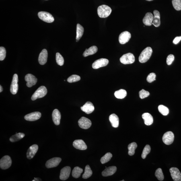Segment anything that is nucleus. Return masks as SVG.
I'll list each match as a JSON object with an SVG mask.
<instances>
[{
  "instance_id": "obj_1",
  "label": "nucleus",
  "mask_w": 181,
  "mask_h": 181,
  "mask_svg": "<svg viewBox=\"0 0 181 181\" xmlns=\"http://www.w3.org/2000/svg\"><path fill=\"white\" fill-rule=\"evenodd\" d=\"M152 49L148 47L142 52L139 58V61L142 63H145L148 60L152 54Z\"/></svg>"
},
{
  "instance_id": "obj_2",
  "label": "nucleus",
  "mask_w": 181,
  "mask_h": 181,
  "mask_svg": "<svg viewBox=\"0 0 181 181\" xmlns=\"http://www.w3.org/2000/svg\"><path fill=\"white\" fill-rule=\"evenodd\" d=\"M112 12L111 8L106 5L100 6L97 9V13L99 16L101 18H106L108 17Z\"/></svg>"
},
{
  "instance_id": "obj_3",
  "label": "nucleus",
  "mask_w": 181,
  "mask_h": 181,
  "mask_svg": "<svg viewBox=\"0 0 181 181\" xmlns=\"http://www.w3.org/2000/svg\"><path fill=\"white\" fill-rule=\"evenodd\" d=\"M47 92V89L45 87L41 86L39 87L33 95L31 97L32 100L34 101L37 99L42 98L45 96Z\"/></svg>"
},
{
  "instance_id": "obj_4",
  "label": "nucleus",
  "mask_w": 181,
  "mask_h": 181,
  "mask_svg": "<svg viewBox=\"0 0 181 181\" xmlns=\"http://www.w3.org/2000/svg\"><path fill=\"white\" fill-rule=\"evenodd\" d=\"M120 60L121 63L124 65L132 64L135 61V57L133 54L128 53L122 55L120 57Z\"/></svg>"
},
{
  "instance_id": "obj_5",
  "label": "nucleus",
  "mask_w": 181,
  "mask_h": 181,
  "mask_svg": "<svg viewBox=\"0 0 181 181\" xmlns=\"http://www.w3.org/2000/svg\"><path fill=\"white\" fill-rule=\"evenodd\" d=\"M38 16L41 20L47 23H51L54 22V17L49 13L45 11H40L38 13Z\"/></svg>"
},
{
  "instance_id": "obj_6",
  "label": "nucleus",
  "mask_w": 181,
  "mask_h": 181,
  "mask_svg": "<svg viewBox=\"0 0 181 181\" xmlns=\"http://www.w3.org/2000/svg\"><path fill=\"white\" fill-rule=\"evenodd\" d=\"M12 161L9 156H3L0 160V167L1 169L5 170L8 169L11 166Z\"/></svg>"
},
{
  "instance_id": "obj_7",
  "label": "nucleus",
  "mask_w": 181,
  "mask_h": 181,
  "mask_svg": "<svg viewBox=\"0 0 181 181\" xmlns=\"http://www.w3.org/2000/svg\"><path fill=\"white\" fill-rule=\"evenodd\" d=\"M174 133L170 131L167 132L164 134L162 137V141L165 144L170 145L174 141Z\"/></svg>"
},
{
  "instance_id": "obj_8",
  "label": "nucleus",
  "mask_w": 181,
  "mask_h": 181,
  "mask_svg": "<svg viewBox=\"0 0 181 181\" xmlns=\"http://www.w3.org/2000/svg\"><path fill=\"white\" fill-rule=\"evenodd\" d=\"M18 77L17 74H15L13 77L12 82L10 87V91L13 95L16 94L18 89Z\"/></svg>"
},
{
  "instance_id": "obj_9",
  "label": "nucleus",
  "mask_w": 181,
  "mask_h": 181,
  "mask_svg": "<svg viewBox=\"0 0 181 181\" xmlns=\"http://www.w3.org/2000/svg\"><path fill=\"white\" fill-rule=\"evenodd\" d=\"M78 124L81 128L83 129H87L91 127L92 122L89 119L82 117L79 120Z\"/></svg>"
},
{
  "instance_id": "obj_10",
  "label": "nucleus",
  "mask_w": 181,
  "mask_h": 181,
  "mask_svg": "<svg viewBox=\"0 0 181 181\" xmlns=\"http://www.w3.org/2000/svg\"><path fill=\"white\" fill-rule=\"evenodd\" d=\"M108 63V59L106 58H101L95 61L92 64V68L94 69H98L100 67L106 66Z\"/></svg>"
},
{
  "instance_id": "obj_11",
  "label": "nucleus",
  "mask_w": 181,
  "mask_h": 181,
  "mask_svg": "<svg viewBox=\"0 0 181 181\" xmlns=\"http://www.w3.org/2000/svg\"><path fill=\"white\" fill-rule=\"evenodd\" d=\"M61 161V158L59 157H55L51 158L47 161L46 166L48 168H54L57 167Z\"/></svg>"
},
{
  "instance_id": "obj_12",
  "label": "nucleus",
  "mask_w": 181,
  "mask_h": 181,
  "mask_svg": "<svg viewBox=\"0 0 181 181\" xmlns=\"http://www.w3.org/2000/svg\"><path fill=\"white\" fill-rule=\"evenodd\" d=\"M131 37V35L129 32L125 31L122 32L119 37V41L122 44H125L127 43Z\"/></svg>"
},
{
  "instance_id": "obj_13",
  "label": "nucleus",
  "mask_w": 181,
  "mask_h": 181,
  "mask_svg": "<svg viewBox=\"0 0 181 181\" xmlns=\"http://www.w3.org/2000/svg\"><path fill=\"white\" fill-rule=\"evenodd\" d=\"M25 80L27 82V86L29 87H31L35 85L37 81V79L36 77L31 74H27L25 77Z\"/></svg>"
},
{
  "instance_id": "obj_14",
  "label": "nucleus",
  "mask_w": 181,
  "mask_h": 181,
  "mask_svg": "<svg viewBox=\"0 0 181 181\" xmlns=\"http://www.w3.org/2000/svg\"><path fill=\"white\" fill-rule=\"evenodd\" d=\"M171 176L174 181H181V174L179 169L176 167H172L170 169Z\"/></svg>"
},
{
  "instance_id": "obj_15",
  "label": "nucleus",
  "mask_w": 181,
  "mask_h": 181,
  "mask_svg": "<svg viewBox=\"0 0 181 181\" xmlns=\"http://www.w3.org/2000/svg\"><path fill=\"white\" fill-rule=\"evenodd\" d=\"M71 172V168L69 166H66L62 168L60 171V179L65 180L69 178Z\"/></svg>"
},
{
  "instance_id": "obj_16",
  "label": "nucleus",
  "mask_w": 181,
  "mask_h": 181,
  "mask_svg": "<svg viewBox=\"0 0 181 181\" xmlns=\"http://www.w3.org/2000/svg\"><path fill=\"white\" fill-rule=\"evenodd\" d=\"M41 114L39 112H35L26 115L24 117L25 120L28 121H35L41 117Z\"/></svg>"
},
{
  "instance_id": "obj_17",
  "label": "nucleus",
  "mask_w": 181,
  "mask_h": 181,
  "mask_svg": "<svg viewBox=\"0 0 181 181\" xmlns=\"http://www.w3.org/2000/svg\"><path fill=\"white\" fill-rule=\"evenodd\" d=\"M94 107L92 103L90 102H87L81 107V110L82 111L84 112L87 114H89L94 111Z\"/></svg>"
},
{
  "instance_id": "obj_18",
  "label": "nucleus",
  "mask_w": 181,
  "mask_h": 181,
  "mask_svg": "<svg viewBox=\"0 0 181 181\" xmlns=\"http://www.w3.org/2000/svg\"><path fill=\"white\" fill-rule=\"evenodd\" d=\"M38 149V146L37 145L34 144L31 146L27 151V158L29 159L33 158L37 152Z\"/></svg>"
},
{
  "instance_id": "obj_19",
  "label": "nucleus",
  "mask_w": 181,
  "mask_h": 181,
  "mask_svg": "<svg viewBox=\"0 0 181 181\" xmlns=\"http://www.w3.org/2000/svg\"><path fill=\"white\" fill-rule=\"evenodd\" d=\"M73 145L75 148L81 150H86L87 148L86 144L81 140H75L73 143Z\"/></svg>"
},
{
  "instance_id": "obj_20",
  "label": "nucleus",
  "mask_w": 181,
  "mask_h": 181,
  "mask_svg": "<svg viewBox=\"0 0 181 181\" xmlns=\"http://www.w3.org/2000/svg\"><path fill=\"white\" fill-rule=\"evenodd\" d=\"M48 52L46 49L43 50L39 55V63L41 65H44L47 61Z\"/></svg>"
},
{
  "instance_id": "obj_21",
  "label": "nucleus",
  "mask_w": 181,
  "mask_h": 181,
  "mask_svg": "<svg viewBox=\"0 0 181 181\" xmlns=\"http://www.w3.org/2000/svg\"><path fill=\"white\" fill-rule=\"evenodd\" d=\"M52 120L54 123L56 125H59L60 123V120L61 119V114L57 109L54 110L52 114Z\"/></svg>"
},
{
  "instance_id": "obj_22",
  "label": "nucleus",
  "mask_w": 181,
  "mask_h": 181,
  "mask_svg": "<svg viewBox=\"0 0 181 181\" xmlns=\"http://www.w3.org/2000/svg\"><path fill=\"white\" fill-rule=\"evenodd\" d=\"M154 15L151 13H147L143 19V23L146 26H151L152 24Z\"/></svg>"
},
{
  "instance_id": "obj_23",
  "label": "nucleus",
  "mask_w": 181,
  "mask_h": 181,
  "mask_svg": "<svg viewBox=\"0 0 181 181\" xmlns=\"http://www.w3.org/2000/svg\"><path fill=\"white\" fill-rule=\"evenodd\" d=\"M117 170L116 167L115 166H112L106 168L102 172V174L104 177L108 176L114 174Z\"/></svg>"
},
{
  "instance_id": "obj_24",
  "label": "nucleus",
  "mask_w": 181,
  "mask_h": 181,
  "mask_svg": "<svg viewBox=\"0 0 181 181\" xmlns=\"http://www.w3.org/2000/svg\"><path fill=\"white\" fill-rule=\"evenodd\" d=\"M154 18L152 22V24L155 27H158L160 26V15L158 11L154 10L153 11Z\"/></svg>"
},
{
  "instance_id": "obj_25",
  "label": "nucleus",
  "mask_w": 181,
  "mask_h": 181,
  "mask_svg": "<svg viewBox=\"0 0 181 181\" xmlns=\"http://www.w3.org/2000/svg\"><path fill=\"white\" fill-rule=\"evenodd\" d=\"M145 124L147 126H150L152 124L153 122V118L152 116L148 113H145L142 115Z\"/></svg>"
},
{
  "instance_id": "obj_26",
  "label": "nucleus",
  "mask_w": 181,
  "mask_h": 181,
  "mask_svg": "<svg viewBox=\"0 0 181 181\" xmlns=\"http://www.w3.org/2000/svg\"><path fill=\"white\" fill-rule=\"evenodd\" d=\"M109 120L113 127L115 128L118 127L119 124V119L116 114H112L110 115L109 117Z\"/></svg>"
},
{
  "instance_id": "obj_27",
  "label": "nucleus",
  "mask_w": 181,
  "mask_h": 181,
  "mask_svg": "<svg viewBox=\"0 0 181 181\" xmlns=\"http://www.w3.org/2000/svg\"><path fill=\"white\" fill-rule=\"evenodd\" d=\"M97 51H98V48L97 47L93 46L88 49H85V51L83 52V55L85 57H87L89 55H93L96 53Z\"/></svg>"
},
{
  "instance_id": "obj_28",
  "label": "nucleus",
  "mask_w": 181,
  "mask_h": 181,
  "mask_svg": "<svg viewBox=\"0 0 181 181\" xmlns=\"http://www.w3.org/2000/svg\"><path fill=\"white\" fill-rule=\"evenodd\" d=\"M84 32V29L81 25L78 24L77 26L76 42H77L82 36Z\"/></svg>"
},
{
  "instance_id": "obj_29",
  "label": "nucleus",
  "mask_w": 181,
  "mask_h": 181,
  "mask_svg": "<svg viewBox=\"0 0 181 181\" xmlns=\"http://www.w3.org/2000/svg\"><path fill=\"white\" fill-rule=\"evenodd\" d=\"M114 95L116 98L122 99L126 96L127 95V92L124 89H120V90L116 91Z\"/></svg>"
},
{
  "instance_id": "obj_30",
  "label": "nucleus",
  "mask_w": 181,
  "mask_h": 181,
  "mask_svg": "<svg viewBox=\"0 0 181 181\" xmlns=\"http://www.w3.org/2000/svg\"><path fill=\"white\" fill-rule=\"evenodd\" d=\"M25 134L23 133H16L15 135L11 136L9 140L12 142H15L20 140L25 137Z\"/></svg>"
},
{
  "instance_id": "obj_31",
  "label": "nucleus",
  "mask_w": 181,
  "mask_h": 181,
  "mask_svg": "<svg viewBox=\"0 0 181 181\" xmlns=\"http://www.w3.org/2000/svg\"><path fill=\"white\" fill-rule=\"evenodd\" d=\"M137 147V144L135 142H133L129 144L128 146V155L133 156L135 154V150Z\"/></svg>"
},
{
  "instance_id": "obj_32",
  "label": "nucleus",
  "mask_w": 181,
  "mask_h": 181,
  "mask_svg": "<svg viewBox=\"0 0 181 181\" xmlns=\"http://www.w3.org/2000/svg\"><path fill=\"white\" fill-rule=\"evenodd\" d=\"M83 172V169L79 167H75L73 170L72 176L76 178H78L81 176V174Z\"/></svg>"
},
{
  "instance_id": "obj_33",
  "label": "nucleus",
  "mask_w": 181,
  "mask_h": 181,
  "mask_svg": "<svg viewBox=\"0 0 181 181\" xmlns=\"http://www.w3.org/2000/svg\"><path fill=\"white\" fill-rule=\"evenodd\" d=\"M92 171L89 165H87L85 167V172L83 175L82 178L85 179L88 178L92 176Z\"/></svg>"
},
{
  "instance_id": "obj_34",
  "label": "nucleus",
  "mask_w": 181,
  "mask_h": 181,
  "mask_svg": "<svg viewBox=\"0 0 181 181\" xmlns=\"http://www.w3.org/2000/svg\"><path fill=\"white\" fill-rule=\"evenodd\" d=\"M112 157V154L110 153H108L106 154L104 156L101 158L100 160L102 164H104L108 162L111 159Z\"/></svg>"
},
{
  "instance_id": "obj_35",
  "label": "nucleus",
  "mask_w": 181,
  "mask_h": 181,
  "mask_svg": "<svg viewBox=\"0 0 181 181\" xmlns=\"http://www.w3.org/2000/svg\"><path fill=\"white\" fill-rule=\"evenodd\" d=\"M158 109L159 112L163 116H167L169 113L168 108L163 105H160L158 107Z\"/></svg>"
},
{
  "instance_id": "obj_36",
  "label": "nucleus",
  "mask_w": 181,
  "mask_h": 181,
  "mask_svg": "<svg viewBox=\"0 0 181 181\" xmlns=\"http://www.w3.org/2000/svg\"><path fill=\"white\" fill-rule=\"evenodd\" d=\"M155 176L158 180L160 181H163L164 180V176L163 175L162 169L160 168L157 169L156 171Z\"/></svg>"
},
{
  "instance_id": "obj_37",
  "label": "nucleus",
  "mask_w": 181,
  "mask_h": 181,
  "mask_svg": "<svg viewBox=\"0 0 181 181\" xmlns=\"http://www.w3.org/2000/svg\"><path fill=\"white\" fill-rule=\"evenodd\" d=\"M151 147L148 145H147L145 146L144 148L143 151L142 153V157L143 159H145L146 157L147 156L150 152Z\"/></svg>"
},
{
  "instance_id": "obj_38",
  "label": "nucleus",
  "mask_w": 181,
  "mask_h": 181,
  "mask_svg": "<svg viewBox=\"0 0 181 181\" xmlns=\"http://www.w3.org/2000/svg\"><path fill=\"white\" fill-rule=\"evenodd\" d=\"M56 63L58 65L62 66L64 63V58L63 56L59 53H57L56 55Z\"/></svg>"
},
{
  "instance_id": "obj_39",
  "label": "nucleus",
  "mask_w": 181,
  "mask_h": 181,
  "mask_svg": "<svg viewBox=\"0 0 181 181\" xmlns=\"http://www.w3.org/2000/svg\"><path fill=\"white\" fill-rule=\"evenodd\" d=\"M81 79V77L79 75H73L69 77L67 79L68 82L72 83L77 82Z\"/></svg>"
},
{
  "instance_id": "obj_40",
  "label": "nucleus",
  "mask_w": 181,
  "mask_h": 181,
  "mask_svg": "<svg viewBox=\"0 0 181 181\" xmlns=\"http://www.w3.org/2000/svg\"><path fill=\"white\" fill-rule=\"evenodd\" d=\"M172 4L174 8L177 11L181 10V0H172Z\"/></svg>"
},
{
  "instance_id": "obj_41",
  "label": "nucleus",
  "mask_w": 181,
  "mask_h": 181,
  "mask_svg": "<svg viewBox=\"0 0 181 181\" xmlns=\"http://www.w3.org/2000/svg\"><path fill=\"white\" fill-rule=\"evenodd\" d=\"M139 94L140 98L141 99H143L149 96L150 93L148 91L142 89L140 91Z\"/></svg>"
},
{
  "instance_id": "obj_42",
  "label": "nucleus",
  "mask_w": 181,
  "mask_h": 181,
  "mask_svg": "<svg viewBox=\"0 0 181 181\" xmlns=\"http://www.w3.org/2000/svg\"><path fill=\"white\" fill-rule=\"evenodd\" d=\"M6 51L5 49L3 47H0V60L1 61H2L5 59L6 57Z\"/></svg>"
},
{
  "instance_id": "obj_43",
  "label": "nucleus",
  "mask_w": 181,
  "mask_h": 181,
  "mask_svg": "<svg viewBox=\"0 0 181 181\" xmlns=\"http://www.w3.org/2000/svg\"><path fill=\"white\" fill-rule=\"evenodd\" d=\"M156 75L154 73H150L148 76L147 80L148 82L151 83L156 80Z\"/></svg>"
},
{
  "instance_id": "obj_44",
  "label": "nucleus",
  "mask_w": 181,
  "mask_h": 181,
  "mask_svg": "<svg viewBox=\"0 0 181 181\" xmlns=\"http://www.w3.org/2000/svg\"><path fill=\"white\" fill-rule=\"evenodd\" d=\"M174 59V56L173 54H170L167 56L166 63L168 65H170L172 63Z\"/></svg>"
},
{
  "instance_id": "obj_45",
  "label": "nucleus",
  "mask_w": 181,
  "mask_h": 181,
  "mask_svg": "<svg viewBox=\"0 0 181 181\" xmlns=\"http://www.w3.org/2000/svg\"><path fill=\"white\" fill-rule=\"evenodd\" d=\"M181 40V36L177 37L175 38L174 41H173V43L175 44H178Z\"/></svg>"
},
{
  "instance_id": "obj_46",
  "label": "nucleus",
  "mask_w": 181,
  "mask_h": 181,
  "mask_svg": "<svg viewBox=\"0 0 181 181\" xmlns=\"http://www.w3.org/2000/svg\"><path fill=\"white\" fill-rule=\"evenodd\" d=\"M3 91V88L1 85H0V92H1Z\"/></svg>"
},
{
  "instance_id": "obj_47",
  "label": "nucleus",
  "mask_w": 181,
  "mask_h": 181,
  "mask_svg": "<svg viewBox=\"0 0 181 181\" xmlns=\"http://www.w3.org/2000/svg\"><path fill=\"white\" fill-rule=\"evenodd\" d=\"M39 178H34V180H33V181H39Z\"/></svg>"
},
{
  "instance_id": "obj_48",
  "label": "nucleus",
  "mask_w": 181,
  "mask_h": 181,
  "mask_svg": "<svg viewBox=\"0 0 181 181\" xmlns=\"http://www.w3.org/2000/svg\"><path fill=\"white\" fill-rule=\"evenodd\" d=\"M146 1H153V0H146Z\"/></svg>"
}]
</instances>
